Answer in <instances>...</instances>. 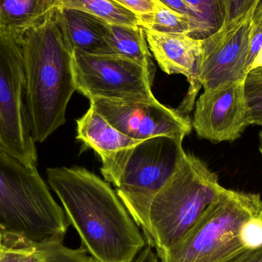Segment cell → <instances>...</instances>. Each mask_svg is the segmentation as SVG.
<instances>
[{"label":"cell","mask_w":262,"mask_h":262,"mask_svg":"<svg viewBox=\"0 0 262 262\" xmlns=\"http://www.w3.org/2000/svg\"><path fill=\"white\" fill-rule=\"evenodd\" d=\"M76 123V138L95 150L101 160L143 141L123 134L91 107Z\"/></svg>","instance_id":"5bb4252c"},{"label":"cell","mask_w":262,"mask_h":262,"mask_svg":"<svg viewBox=\"0 0 262 262\" xmlns=\"http://www.w3.org/2000/svg\"><path fill=\"white\" fill-rule=\"evenodd\" d=\"M144 32L149 50L160 69L168 75H183L187 79L189 90L177 109L189 117L203 87L198 78L202 40L187 34L161 33L147 29Z\"/></svg>","instance_id":"7c38bea8"},{"label":"cell","mask_w":262,"mask_h":262,"mask_svg":"<svg viewBox=\"0 0 262 262\" xmlns=\"http://www.w3.org/2000/svg\"><path fill=\"white\" fill-rule=\"evenodd\" d=\"M258 68H262V49L260 51L259 53H258V56L255 58L252 68H251V71L253 70V69H258Z\"/></svg>","instance_id":"1f68e13d"},{"label":"cell","mask_w":262,"mask_h":262,"mask_svg":"<svg viewBox=\"0 0 262 262\" xmlns=\"http://www.w3.org/2000/svg\"><path fill=\"white\" fill-rule=\"evenodd\" d=\"M244 92L249 125L262 127V68L249 72L244 81Z\"/></svg>","instance_id":"44dd1931"},{"label":"cell","mask_w":262,"mask_h":262,"mask_svg":"<svg viewBox=\"0 0 262 262\" xmlns=\"http://www.w3.org/2000/svg\"><path fill=\"white\" fill-rule=\"evenodd\" d=\"M20 44L31 134L35 143H43L66 123L68 104L77 91L74 51L59 7L26 32Z\"/></svg>","instance_id":"7a4b0ae2"},{"label":"cell","mask_w":262,"mask_h":262,"mask_svg":"<svg viewBox=\"0 0 262 262\" xmlns=\"http://www.w3.org/2000/svg\"><path fill=\"white\" fill-rule=\"evenodd\" d=\"M46 174L69 223L95 261H134L146 239L107 181L85 168H49Z\"/></svg>","instance_id":"6da1fadb"},{"label":"cell","mask_w":262,"mask_h":262,"mask_svg":"<svg viewBox=\"0 0 262 262\" xmlns=\"http://www.w3.org/2000/svg\"><path fill=\"white\" fill-rule=\"evenodd\" d=\"M73 69L77 91L89 100L158 101L151 89L154 81L146 69L123 57L74 52Z\"/></svg>","instance_id":"ba28073f"},{"label":"cell","mask_w":262,"mask_h":262,"mask_svg":"<svg viewBox=\"0 0 262 262\" xmlns=\"http://www.w3.org/2000/svg\"><path fill=\"white\" fill-rule=\"evenodd\" d=\"M20 262H97L83 246L72 249L63 241L35 243L33 250Z\"/></svg>","instance_id":"d6986e66"},{"label":"cell","mask_w":262,"mask_h":262,"mask_svg":"<svg viewBox=\"0 0 262 262\" xmlns=\"http://www.w3.org/2000/svg\"><path fill=\"white\" fill-rule=\"evenodd\" d=\"M163 4L169 7V9L185 15L190 21L192 30H191L189 36H192L196 28V20L195 15L192 9L188 6L187 3H185L184 0H160Z\"/></svg>","instance_id":"484cf974"},{"label":"cell","mask_w":262,"mask_h":262,"mask_svg":"<svg viewBox=\"0 0 262 262\" xmlns=\"http://www.w3.org/2000/svg\"><path fill=\"white\" fill-rule=\"evenodd\" d=\"M106 40L115 55L137 63L146 69L154 81L155 64L143 27L107 24Z\"/></svg>","instance_id":"2e32d148"},{"label":"cell","mask_w":262,"mask_h":262,"mask_svg":"<svg viewBox=\"0 0 262 262\" xmlns=\"http://www.w3.org/2000/svg\"><path fill=\"white\" fill-rule=\"evenodd\" d=\"M259 150L262 155V129L259 133Z\"/></svg>","instance_id":"d6a6232c"},{"label":"cell","mask_w":262,"mask_h":262,"mask_svg":"<svg viewBox=\"0 0 262 262\" xmlns=\"http://www.w3.org/2000/svg\"><path fill=\"white\" fill-rule=\"evenodd\" d=\"M133 262H160L157 252L152 250L151 246H145L144 249L137 255Z\"/></svg>","instance_id":"f1b7e54d"},{"label":"cell","mask_w":262,"mask_h":262,"mask_svg":"<svg viewBox=\"0 0 262 262\" xmlns=\"http://www.w3.org/2000/svg\"><path fill=\"white\" fill-rule=\"evenodd\" d=\"M58 7V0H0V32L21 41Z\"/></svg>","instance_id":"9a60e30c"},{"label":"cell","mask_w":262,"mask_h":262,"mask_svg":"<svg viewBox=\"0 0 262 262\" xmlns=\"http://www.w3.org/2000/svg\"><path fill=\"white\" fill-rule=\"evenodd\" d=\"M183 140L159 136L115 152L102 161L104 180L116 192L140 229L152 199L177 169L185 154Z\"/></svg>","instance_id":"5b68a950"},{"label":"cell","mask_w":262,"mask_h":262,"mask_svg":"<svg viewBox=\"0 0 262 262\" xmlns=\"http://www.w3.org/2000/svg\"><path fill=\"white\" fill-rule=\"evenodd\" d=\"M63 208L52 196L36 165L0 149V226L3 233L32 243L63 241L69 229Z\"/></svg>","instance_id":"3957f363"},{"label":"cell","mask_w":262,"mask_h":262,"mask_svg":"<svg viewBox=\"0 0 262 262\" xmlns=\"http://www.w3.org/2000/svg\"><path fill=\"white\" fill-rule=\"evenodd\" d=\"M58 7L86 12L109 25L137 27L138 18L113 0H58Z\"/></svg>","instance_id":"e0dca14e"},{"label":"cell","mask_w":262,"mask_h":262,"mask_svg":"<svg viewBox=\"0 0 262 262\" xmlns=\"http://www.w3.org/2000/svg\"><path fill=\"white\" fill-rule=\"evenodd\" d=\"M26 103L21 44L0 32V149L28 165H36Z\"/></svg>","instance_id":"52a82bcc"},{"label":"cell","mask_w":262,"mask_h":262,"mask_svg":"<svg viewBox=\"0 0 262 262\" xmlns=\"http://www.w3.org/2000/svg\"><path fill=\"white\" fill-rule=\"evenodd\" d=\"M259 2L260 0H246V16H253L254 12H255V9Z\"/></svg>","instance_id":"f546056e"},{"label":"cell","mask_w":262,"mask_h":262,"mask_svg":"<svg viewBox=\"0 0 262 262\" xmlns=\"http://www.w3.org/2000/svg\"><path fill=\"white\" fill-rule=\"evenodd\" d=\"M240 240L245 249L262 246V215L253 217L244 223L240 230Z\"/></svg>","instance_id":"603a6c76"},{"label":"cell","mask_w":262,"mask_h":262,"mask_svg":"<svg viewBox=\"0 0 262 262\" xmlns=\"http://www.w3.org/2000/svg\"><path fill=\"white\" fill-rule=\"evenodd\" d=\"M59 9L74 52L92 55H115L106 40L107 23L81 11Z\"/></svg>","instance_id":"4fadbf2b"},{"label":"cell","mask_w":262,"mask_h":262,"mask_svg":"<svg viewBox=\"0 0 262 262\" xmlns=\"http://www.w3.org/2000/svg\"><path fill=\"white\" fill-rule=\"evenodd\" d=\"M140 26L147 30L161 33L187 34L189 35L192 26L185 15L160 5L155 12L140 19Z\"/></svg>","instance_id":"ffe728a7"},{"label":"cell","mask_w":262,"mask_h":262,"mask_svg":"<svg viewBox=\"0 0 262 262\" xmlns=\"http://www.w3.org/2000/svg\"><path fill=\"white\" fill-rule=\"evenodd\" d=\"M262 49V21H255V29L251 38L249 45V58H248V68L249 72L251 71L252 64L258 53Z\"/></svg>","instance_id":"4316f807"},{"label":"cell","mask_w":262,"mask_h":262,"mask_svg":"<svg viewBox=\"0 0 262 262\" xmlns=\"http://www.w3.org/2000/svg\"><path fill=\"white\" fill-rule=\"evenodd\" d=\"M192 9L196 28L192 38H209L224 26L226 20V0H184Z\"/></svg>","instance_id":"ac0fdd59"},{"label":"cell","mask_w":262,"mask_h":262,"mask_svg":"<svg viewBox=\"0 0 262 262\" xmlns=\"http://www.w3.org/2000/svg\"><path fill=\"white\" fill-rule=\"evenodd\" d=\"M222 262H262V246L257 249H243Z\"/></svg>","instance_id":"83f0119b"},{"label":"cell","mask_w":262,"mask_h":262,"mask_svg":"<svg viewBox=\"0 0 262 262\" xmlns=\"http://www.w3.org/2000/svg\"><path fill=\"white\" fill-rule=\"evenodd\" d=\"M262 215L261 195L223 187L190 230L173 246L156 251L160 262H222L245 249L240 230Z\"/></svg>","instance_id":"8992f818"},{"label":"cell","mask_w":262,"mask_h":262,"mask_svg":"<svg viewBox=\"0 0 262 262\" xmlns=\"http://www.w3.org/2000/svg\"><path fill=\"white\" fill-rule=\"evenodd\" d=\"M118 4L134 13L139 21L143 17L156 12L159 6L163 4L160 0H113Z\"/></svg>","instance_id":"cb8c5ba5"},{"label":"cell","mask_w":262,"mask_h":262,"mask_svg":"<svg viewBox=\"0 0 262 262\" xmlns=\"http://www.w3.org/2000/svg\"><path fill=\"white\" fill-rule=\"evenodd\" d=\"M3 229H2L1 226H0V246L3 244Z\"/></svg>","instance_id":"836d02e7"},{"label":"cell","mask_w":262,"mask_h":262,"mask_svg":"<svg viewBox=\"0 0 262 262\" xmlns=\"http://www.w3.org/2000/svg\"><path fill=\"white\" fill-rule=\"evenodd\" d=\"M253 19L255 21H262V0H260L253 14Z\"/></svg>","instance_id":"4dcf8cb0"},{"label":"cell","mask_w":262,"mask_h":262,"mask_svg":"<svg viewBox=\"0 0 262 262\" xmlns=\"http://www.w3.org/2000/svg\"><path fill=\"white\" fill-rule=\"evenodd\" d=\"M254 29L253 16H247L202 40L198 78L204 90L245 81Z\"/></svg>","instance_id":"30bf717a"},{"label":"cell","mask_w":262,"mask_h":262,"mask_svg":"<svg viewBox=\"0 0 262 262\" xmlns=\"http://www.w3.org/2000/svg\"><path fill=\"white\" fill-rule=\"evenodd\" d=\"M223 187L204 161L185 152L151 202L142 229L148 246L160 251L178 243L218 198Z\"/></svg>","instance_id":"277c9868"},{"label":"cell","mask_w":262,"mask_h":262,"mask_svg":"<svg viewBox=\"0 0 262 262\" xmlns=\"http://www.w3.org/2000/svg\"><path fill=\"white\" fill-rule=\"evenodd\" d=\"M246 0H226V20L224 26L239 23L246 18Z\"/></svg>","instance_id":"d4e9b609"},{"label":"cell","mask_w":262,"mask_h":262,"mask_svg":"<svg viewBox=\"0 0 262 262\" xmlns=\"http://www.w3.org/2000/svg\"><path fill=\"white\" fill-rule=\"evenodd\" d=\"M91 107L125 135L137 140L166 136L183 140L192 131V121L178 109L160 101H123L95 98Z\"/></svg>","instance_id":"9c48e42d"},{"label":"cell","mask_w":262,"mask_h":262,"mask_svg":"<svg viewBox=\"0 0 262 262\" xmlns=\"http://www.w3.org/2000/svg\"><path fill=\"white\" fill-rule=\"evenodd\" d=\"M35 245L21 237L3 234V244L0 246V262L21 261L32 252Z\"/></svg>","instance_id":"7402d4cb"},{"label":"cell","mask_w":262,"mask_h":262,"mask_svg":"<svg viewBox=\"0 0 262 262\" xmlns=\"http://www.w3.org/2000/svg\"><path fill=\"white\" fill-rule=\"evenodd\" d=\"M192 128L212 143L232 142L249 127L244 81L206 89L195 103Z\"/></svg>","instance_id":"8fae6325"}]
</instances>
